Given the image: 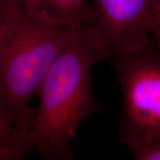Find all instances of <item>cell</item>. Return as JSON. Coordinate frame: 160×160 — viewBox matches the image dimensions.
Listing matches in <instances>:
<instances>
[{
	"label": "cell",
	"instance_id": "obj_3",
	"mask_svg": "<svg viewBox=\"0 0 160 160\" xmlns=\"http://www.w3.org/2000/svg\"><path fill=\"white\" fill-rule=\"evenodd\" d=\"M123 97L119 139L133 148L160 137V49L150 42L127 55L110 58Z\"/></svg>",
	"mask_w": 160,
	"mask_h": 160
},
{
	"label": "cell",
	"instance_id": "obj_10",
	"mask_svg": "<svg viewBox=\"0 0 160 160\" xmlns=\"http://www.w3.org/2000/svg\"><path fill=\"white\" fill-rule=\"evenodd\" d=\"M0 160H2V159H1V158H0Z\"/></svg>",
	"mask_w": 160,
	"mask_h": 160
},
{
	"label": "cell",
	"instance_id": "obj_8",
	"mask_svg": "<svg viewBox=\"0 0 160 160\" xmlns=\"http://www.w3.org/2000/svg\"><path fill=\"white\" fill-rule=\"evenodd\" d=\"M150 37L160 49V0H156L150 25Z\"/></svg>",
	"mask_w": 160,
	"mask_h": 160
},
{
	"label": "cell",
	"instance_id": "obj_2",
	"mask_svg": "<svg viewBox=\"0 0 160 160\" xmlns=\"http://www.w3.org/2000/svg\"><path fill=\"white\" fill-rule=\"evenodd\" d=\"M79 28L33 13L20 0L6 2L0 23V108L20 133L31 126L33 97Z\"/></svg>",
	"mask_w": 160,
	"mask_h": 160
},
{
	"label": "cell",
	"instance_id": "obj_4",
	"mask_svg": "<svg viewBox=\"0 0 160 160\" xmlns=\"http://www.w3.org/2000/svg\"><path fill=\"white\" fill-rule=\"evenodd\" d=\"M156 0H91L92 28L110 58L138 51L148 44Z\"/></svg>",
	"mask_w": 160,
	"mask_h": 160
},
{
	"label": "cell",
	"instance_id": "obj_9",
	"mask_svg": "<svg viewBox=\"0 0 160 160\" xmlns=\"http://www.w3.org/2000/svg\"><path fill=\"white\" fill-rule=\"evenodd\" d=\"M6 2L7 0H0V23H1L2 18L4 11H5Z\"/></svg>",
	"mask_w": 160,
	"mask_h": 160
},
{
	"label": "cell",
	"instance_id": "obj_6",
	"mask_svg": "<svg viewBox=\"0 0 160 160\" xmlns=\"http://www.w3.org/2000/svg\"><path fill=\"white\" fill-rule=\"evenodd\" d=\"M25 133L11 125L0 108V158L2 160L22 159L28 153Z\"/></svg>",
	"mask_w": 160,
	"mask_h": 160
},
{
	"label": "cell",
	"instance_id": "obj_7",
	"mask_svg": "<svg viewBox=\"0 0 160 160\" xmlns=\"http://www.w3.org/2000/svg\"><path fill=\"white\" fill-rule=\"evenodd\" d=\"M135 159L160 160V137L142 145L131 148Z\"/></svg>",
	"mask_w": 160,
	"mask_h": 160
},
{
	"label": "cell",
	"instance_id": "obj_5",
	"mask_svg": "<svg viewBox=\"0 0 160 160\" xmlns=\"http://www.w3.org/2000/svg\"><path fill=\"white\" fill-rule=\"evenodd\" d=\"M26 8L53 21L77 28L89 25L93 13L89 0H20Z\"/></svg>",
	"mask_w": 160,
	"mask_h": 160
},
{
	"label": "cell",
	"instance_id": "obj_1",
	"mask_svg": "<svg viewBox=\"0 0 160 160\" xmlns=\"http://www.w3.org/2000/svg\"><path fill=\"white\" fill-rule=\"evenodd\" d=\"M109 60L103 43L91 25L81 28L65 45L46 74L37 95L31 126L25 133L29 151L45 160H69L70 147L79 126L89 116L103 111L91 88V71Z\"/></svg>",
	"mask_w": 160,
	"mask_h": 160
}]
</instances>
